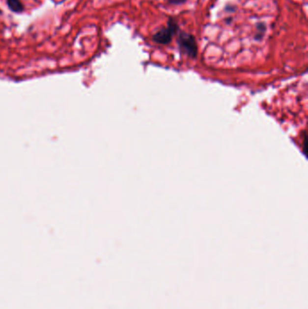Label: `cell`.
I'll return each instance as SVG.
<instances>
[{
	"label": "cell",
	"instance_id": "cell-3",
	"mask_svg": "<svg viewBox=\"0 0 308 309\" xmlns=\"http://www.w3.org/2000/svg\"><path fill=\"white\" fill-rule=\"evenodd\" d=\"M8 8L15 13H22L24 11V5L20 0H6Z\"/></svg>",
	"mask_w": 308,
	"mask_h": 309
},
{
	"label": "cell",
	"instance_id": "cell-4",
	"mask_svg": "<svg viewBox=\"0 0 308 309\" xmlns=\"http://www.w3.org/2000/svg\"><path fill=\"white\" fill-rule=\"evenodd\" d=\"M171 4H174V5H178V4H182L185 2L186 0H168Z\"/></svg>",
	"mask_w": 308,
	"mask_h": 309
},
{
	"label": "cell",
	"instance_id": "cell-2",
	"mask_svg": "<svg viewBox=\"0 0 308 309\" xmlns=\"http://www.w3.org/2000/svg\"><path fill=\"white\" fill-rule=\"evenodd\" d=\"M178 44L182 50L185 51L190 56L195 57L197 55V44L194 35L181 32L178 36Z\"/></svg>",
	"mask_w": 308,
	"mask_h": 309
},
{
	"label": "cell",
	"instance_id": "cell-1",
	"mask_svg": "<svg viewBox=\"0 0 308 309\" xmlns=\"http://www.w3.org/2000/svg\"><path fill=\"white\" fill-rule=\"evenodd\" d=\"M177 31H178L177 23L175 22L173 18H170L169 22H168V28L166 29H162L159 32H157V34H154L153 40L157 44L167 45L172 41L173 35L176 34Z\"/></svg>",
	"mask_w": 308,
	"mask_h": 309
}]
</instances>
